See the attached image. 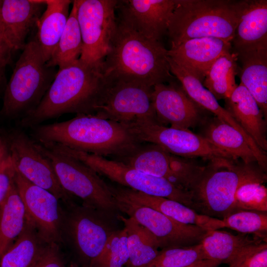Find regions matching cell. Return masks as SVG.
<instances>
[{"label": "cell", "instance_id": "6da1fadb", "mask_svg": "<svg viewBox=\"0 0 267 267\" xmlns=\"http://www.w3.org/2000/svg\"><path fill=\"white\" fill-rule=\"evenodd\" d=\"M102 65L79 58L58 69L40 104L20 120V127L31 128L66 114L94 115L108 85Z\"/></svg>", "mask_w": 267, "mask_h": 267}, {"label": "cell", "instance_id": "9c48e42d", "mask_svg": "<svg viewBox=\"0 0 267 267\" xmlns=\"http://www.w3.org/2000/svg\"><path fill=\"white\" fill-rule=\"evenodd\" d=\"M52 147L78 159L112 182L147 195L179 202L193 210L190 193L164 178L136 169L120 161L77 151L62 145L54 144Z\"/></svg>", "mask_w": 267, "mask_h": 267}, {"label": "cell", "instance_id": "4316f807", "mask_svg": "<svg viewBox=\"0 0 267 267\" xmlns=\"http://www.w3.org/2000/svg\"><path fill=\"white\" fill-rule=\"evenodd\" d=\"M127 234L129 260L125 267H148L160 253L154 236L132 218L119 214Z\"/></svg>", "mask_w": 267, "mask_h": 267}, {"label": "cell", "instance_id": "4fadbf2b", "mask_svg": "<svg viewBox=\"0 0 267 267\" xmlns=\"http://www.w3.org/2000/svg\"><path fill=\"white\" fill-rule=\"evenodd\" d=\"M110 191L119 211L149 231L161 249L196 245L208 231L198 226L179 222L152 208Z\"/></svg>", "mask_w": 267, "mask_h": 267}, {"label": "cell", "instance_id": "30bf717a", "mask_svg": "<svg viewBox=\"0 0 267 267\" xmlns=\"http://www.w3.org/2000/svg\"><path fill=\"white\" fill-rule=\"evenodd\" d=\"M127 125L141 142L158 145L175 155L186 158L201 157L213 162L237 161L189 129L168 127L153 120L136 121Z\"/></svg>", "mask_w": 267, "mask_h": 267}, {"label": "cell", "instance_id": "836d02e7", "mask_svg": "<svg viewBox=\"0 0 267 267\" xmlns=\"http://www.w3.org/2000/svg\"><path fill=\"white\" fill-rule=\"evenodd\" d=\"M206 260L200 243L187 247L161 249L148 267H186Z\"/></svg>", "mask_w": 267, "mask_h": 267}, {"label": "cell", "instance_id": "cb8c5ba5", "mask_svg": "<svg viewBox=\"0 0 267 267\" xmlns=\"http://www.w3.org/2000/svg\"><path fill=\"white\" fill-rule=\"evenodd\" d=\"M210 121L205 128L203 137L235 159H240L246 164L257 163L266 172L267 165L241 133L216 117Z\"/></svg>", "mask_w": 267, "mask_h": 267}, {"label": "cell", "instance_id": "60d3db41", "mask_svg": "<svg viewBox=\"0 0 267 267\" xmlns=\"http://www.w3.org/2000/svg\"><path fill=\"white\" fill-rule=\"evenodd\" d=\"M222 264L220 261L206 259L186 267H219Z\"/></svg>", "mask_w": 267, "mask_h": 267}, {"label": "cell", "instance_id": "5b68a950", "mask_svg": "<svg viewBox=\"0 0 267 267\" xmlns=\"http://www.w3.org/2000/svg\"><path fill=\"white\" fill-rule=\"evenodd\" d=\"M6 83L0 114L20 120L40 104L57 71L44 61L35 39L26 43Z\"/></svg>", "mask_w": 267, "mask_h": 267}, {"label": "cell", "instance_id": "83f0119b", "mask_svg": "<svg viewBox=\"0 0 267 267\" xmlns=\"http://www.w3.org/2000/svg\"><path fill=\"white\" fill-rule=\"evenodd\" d=\"M27 220L21 234L0 259V267H33L47 245Z\"/></svg>", "mask_w": 267, "mask_h": 267}, {"label": "cell", "instance_id": "9a60e30c", "mask_svg": "<svg viewBox=\"0 0 267 267\" xmlns=\"http://www.w3.org/2000/svg\"><path fill=\"white\" fill-rule=\"evenodd\" d=\"M14 183L24 204L27 220L46 243L60 245L64 215L61 201L49 191L31 183L16 170Z\"/></svg>", "mask_w": 267, "mask_h": 267}, {"label": "cell", "instance_id": "b9f144b4", "mask_svg": "<svg viewBox=\"0 0 267 267\" xmlns=\"http://www.w3.org/2000/svg\"><path fill=\"white\" fill-rule=\"evenodd\" d=\"M7 153V149L5 143H3L2 145L0 148V160Z\"/></svg>", "mask_w": 267, "mask_h": 267}, {"label": "cell", "instance_id": "ab89813d", "mask_svg": "<svg viewBox=\"0 0 267 267\" xmlns=\"http://www.w3.org/2000/svg\"><path fill=\"white\" fill-rule=\"evenodd\" d=\"M12 48L5 39L0 27V93H3L6 83L5 69L11 62Z\"/></svg>", "mask_w": 267, "mask_h": 267}, {"label": "cell", "instance_id": "ffe728a7", "mask_svg": "<svg viewBox=\"0 0 267 267\" xmlns=\"http://www.w3.org/2000/svg\"><path fill=\"white\" fill-rule=\"evenodd\" d=\"M231 42L215 37L191 39L168 50V56L202 82L212 64L231 51Z\"/></svg>", "mask_w": 267, "mask_h": 267}, {"label": "cell", "instance_id": "d6a6232c", "mask_svg": "<svg viewBox=\"0 0 267 267\" xmlns=\"http://www.w3.org/2000/svg\"><path fill=\"white\" fill-rule=\"evenodd\" d=\"M222 220L224 227L267 240V212L239 210Z\"/></svg>", "mask_w": 267, "mask_h": 267}, {"label": "cell", "instance_id": "4dcf8cb0", "mask_svg": "<svg viewBox=\"0 0 267 267\" xmlns=\"http://www.w3.org/2000/svg\"><path fill=\"white\" fill-rule=\"evenodd\" d=\"M237 55L230 51L220 56L208 70L203 85L217 100L229 97L237 87Z\"/></svg>", "mask_w": 267, "mask_h": 267}, {"label": "cell", "instance_id": "f35d334b", "mask_svg": "<svg viewBox=\"0 0 267 267\" xmlns=\"http://www.w3.org/2000/svg\"><path fill=\"white\" fill-rule=\"evenodd\" d=\"M33 267H66L60 245H47Z\"/></svg>", "mask_w": 267, "mask_h": 267}, {"label": "cell", "instance_id": "8992f818", "mask_svg": "<svg viewBox=\"0 0 267 267\" xmlns=\"http://www.w3.org/2000/svg\"><path fill=\"white\" fill-rule=\"evenodd\" d=\"M236 24L233 0H176L167 32L171 49L199 38L215 37L231 43Z\"/></svg>", "mask_w": 267, "mask_h": 267}, {"label": "cell", "instance_id": "f546056e", "mask_svg": "<svg viewBox=\"0 0 267 267\" xmlns=\"http://www.w3.org/2000/svg\"><path fill=\"white\" fill-rule=\"evenodd\" d=\"M261 239H263L251 237L249 234L239 233L234 235L226 231L216 229L208 230L200 244L206 259L227 264L242 247Z\"/></svg>", "mask_w": 267, "mask_h": 267}, {"label": "cell", "instance_id": "484cf974", "mask_svg": "<svg viewBox=\"0 0 267 267\" xmlns=\"http://www.w3.org/2000/svg\"><path fill=\"white\" fill-rule=\"evenodd\" d=\"M72 0H45V8L37 25L36 39L46 62L50 58L64 31Z\"/></svg>", "mask_w": 267, "mask_h": 267}, {"label": "cell", "instance_id": "ee69618b", "mask_svg": "<svg viewBox=\"0 0 267 267\" xmlns=\"http://www.w3.org/2000/svg\"><path fill=\"white\" fill-rule=\"evenodd\" d=\"M2 3H3V0H0V10H1V9L2 5Z\"/></svg>", "mask_w": 267, "mask_h": 267}, {"label": "cell", "instance_id": "44dd1931", "mask_svg": "<svg viewBox=\"0 0 267 267\" xmlns=\"http://www.w3.org/2000/svg\"><path fill=\"white\" fill-rule=\"evenodd\" d=\"M109 189L127 198L158 211L179 222L194 225L207 230L224 228L222 219L201 214L179 202L134 190L114 182H107Z\"/></svg>", "mask_w": 267, "mask_h": 267}, {"label": "cell", "instance_id": "f6af8a7d", "mask_svg": "<svg viewBox=\"0 0 267 267\" xmlns=\"http://www.w3.org/2000/svg\"><path fill=\"white\" fill-rule=\"evenodd\" d=\"M2 144H3L2 139L1 138H0V148L2 145Z\"/></svg>", "mask_w": 267, "mask_h": 267}, {"label": "cell", "instance_id": "ac0fdd59", "mask_svg": "<svg viewBox=\"0 0 267 267\" xmlns=\"http://www.w3.org/2000/svg\"><path fill=\"white\" fill-rule=\"evenodd\" d=\"M237 24L233 43L235 53L267 48V0H233Z\"/></svg>", "mask_w": 267, "mask_h": 267}, {"label": "cell", "instance_id": "7402d4cb", "mask_svg": "<svg viewBox=\"0 0 267 267\" xmlns=\"http://www.w3.org/2000/svg\"><path fill=\"white\" fill-rule=\"evenodd\" d=\"M224 100V109L260 149L266 152L267 118L253 96L240 83Z\"/></svg>", "mask_w": 267, "mask_h": 267}, {"label": "cell", "instance_id": "e0dca14e", "mask_svg": "<svg viewBox=\"0 0 267 267\" xmlns=\"http://www.w3.org/2000/svg\"><path fill=\"white\" fill-rule=\"evenodd\" d=\"M152 100L157 120L161 125L189 129L203 121L201 108L187 96L181 85L174 81L155 85Z\"/></svg>", "mask_w": 267, "mask_h": 267}, {"label": "cell", "instance_id": "e575fe53", "mask_svg": "<svg viewBox=\"0 0 267 267\" xmlns=\"http://www.w3.org/2000/svg\"><path fill=\"white\" fill-rule=\"evenodd\" d=\"M128 260L127 234L123 228L111 235L91 267H124Z\"/></svg>", "mask_w": 267, "mask_h": 267}, {"label": "cell", "instance_id": "8fae6325", "mask_svg": "<svg viewBox=\"0 0 267 267\" xmlns=\"http://www.w3.org/2000/svg\"><path fill=\"white\" fill-rule=\"evenodd\" d=\"M82 40L80 59L102 64L110 47L117 18L116 0H75Z\"/></svg>", "mask_w": 267, "mask_h": 267}, {"label": "cell", "instance_id": "d590c367", "mask_svg": "<svg viewBox=\"0 0 267 267\" xmlns=\"http://www.w3.org/2000/svg\"><path fill=\"white\" fill-rule=\"evenodd\" d=\"M239 210L267 212V189L263 183L249 182L237 189L234 212Z\"/></svg>", "mask_w": 267, "mask_h": 267}, {"label": "cell", "instance_id": "8d00e7d4", "mask_svg": "<svg viewBox=\"0 0 267 267\" xmlns=\"http://www.w3.org/2000/svg\"><path fill=\"white\" fill-rule=\"evenodd\" d=\"M227 264L228 267H267V240L261 239L244 246Z\"/></svg>", "mask_w": 267, "mask_h": 267}, {"label": "cell", "instance_id": "52a82bcc", "mask_svg": "<svg viewBox=\"0 0 267 267\" xmlns=\"http://www.w3.org/2000/svg\"><path fill=\"white\" fill-rule=\"evenodd\" d=\"M63 206L61 244L69 248L82 267H91L109 238L120 229L119 214L74 201Z\"/></svg>", "mask_w": 267, "mask_h": 267}, {"label": "cell", "instance_id": "f1b7e54d", "mask_svg": "<svg viewBox=\"0 0 267 267\" xmlns=\"http://www.w3.org/2000/svg\"><path fill=\"white\" fill-rule=\"evenodd\" d=\"M26 220L24 204L14 182L0 205V259L21 234Z\"/></svg>", "mask_w": 267, "mask_h": 267}, {"label": "cell", "instance_id": "ba28073f", "mask_svg": "<svg viewBox=\"0 0 267 267\" xmlns=\"http://www.w3.org/2000/svg\"><path fill=\"white\" fill-rule=\"evenodd\" d=\"M36 142L39 150L51 163L62 187L68 194L81 199L84 205L120 214L106 182L94 171L68 154Z\"/></svg>", "mask_w": 267, "mask_h": 267}, {"label": "cell", "instance_id": "277c9868", "mask_svg": "<svg viewBox=\"0 0 267 267\" xmlns=\"http://www.w3.org/2000/svg\"><path fill=\"white\" fill-rule=\"evenodd\" d=\"M267 179L266 172L257 163L211 162L189 189L193 210L222 219L234 212L235 194L242 185L253 181L264 183Z\"/></svg>", "mask_w": 267, "mask_h": 267}, {"label": "cell", "instance_id": "2e32d148", "mask_svg": "<svg viewBox=\"0 0 267 267\" xmlns=\"http://www.w3.org/2000/svg\"><path fill=\"white\" fill-rule=\"evenodd\" d=\"M176 0H118L119 19L148 39L160 41L167 32Z\"/></svg>", "mask_w": 267, "mask_h": 267}, {"label": "cell", "instance_id": "1f68e13d", "mask_svg": "<svg viewBox=\"0 0 267 267\" xmlns=\"http://www.w3.org/2000/svg\"><path fill=\"white\" fill-rule=\"evenodd\" d=\"M69 13L64 31L50 59L46 62L48 66L58 69L78 59L82 50V40L77 16L76 0Z\"/></svg>", "mask_w": 267, "mask_h": 267}, {"label": "cell", "instance_id": "7c38bea8", "mask_svg": "<svg viewBox=\"0 0 267 267\" xmlns=\"http://www.w3.org/2000/svg\"><path fill=\"white\" fill-rule=\"evenodd\" d=\"M2 140L16 170L23 177L52 193L64 205L74 201L63 189L51 163L31 137L16 129Z\"/></svg>", "mask_w": 267, "mask_h": 267}, {"label": "cell", "instance_id": "74e56055", "mask_svg": "<svg viewBox=\"0 0 267 267\" xmlns=\"http://www.w3.org/2000/svg\"><path fill=\"white\" fill-rule=\"evenodd\" d=\"M15 168L7 153L0 160V205L14 182Z\"/></svg>", "mask_w": 267, "mask_h": 267}, {"label": "cell", "instance_id": "7bdbcfd3", "mask_svg": "<svg viewBox=\"0 0 267 267\" xmlns=\"http://www.w3.org/2000/svg\"><path fill=\"white\" fill-rule=\"evenodd\" d=\"M68 267H79V265L75 262H71Z\"/></svg>", "mask_w": 267, "mask_h": 267}, {"label": "cell", "instance_id": "5bb4252c", "mask_svg": "<svg viewBox=\"0 0 267 267\" xmlns=\"http://www.w3.org/2000/svg\"><path fill=\"white\" fill-rule=\"evenodd\" d=\"M107 81L103 99L94 115L126 125L136 121H157L153 87L137 83Z\"/></svg>", "mask_w": 267, "mask_h": 267}, {"label": "cell", "instance_id": "d4e9b609", "mask_svg": "<svg viewBox=\"0 0 267 267\" xmlns=\"http://www.w3.org/2000/svg\"><path fill=\"white\" fill-rule=\"evenodd\" d=\"M236 54L237 60L242 64L241 68L238 67L237 68L240 83L254 98L267 118V48L251 50Z\"/></svg>", "mask_w": 267, "mask_h": 267}, {"label": "cell", "instance_id": "3957f363", "mask_svg": "<svg viewBox=\"0 0 267 267\" xmlns=\"http://www.w3.org/2000/svg\"><path fill=\"white\" fill-rule=\"evenodd\" d=\"M168 53L161 41L147 39L117 19L110 50L102 65L104 76L108 81L151 87L170 83L175 78L170 71Z\"/></svg>", "mask_w": 267, "mask_h": 267}, {"label": "cell", "instance_id": "603a6c76", "mask_svg": "<svg viewBox=\"0 0 267 267\" xmlns=\"http://www.w3.org/2000/svg\"><path fill=\"white\" fill-rule=\"evenodd\" d=\"M168 62L171 73L179 81L187 96L201 109L213 113L222 122L238 131L251 144L253 140L250 137L231 115L222 106L213 94L203 85L198 78L182 66L176 63L169 56Z\"/></svg>", "mask_w": 267, "mask_h": 267}, {"label": "cell", "instance_id": "d6986e66", "mask_svg": "<svg viewBox=\"0 0 267 267\" xmlns=\"http://www.w3.org/2000/svg\"><path fill=\"white\" fill-rule=\"evenodd\" d=\"M45 6V0H3L0 27L13 51L23 49L26 37L37 25Z\"/></svg>", "mask_w": 267, "mask_h": 267}, {"label": "cell", "instance_id": "7a4b0ae2", "mask_svg": "<svg viewBox=\"0 0 267 267\" xmlns=\"http://www.w3.org/2000/svg\"><path fill=\"white\" fill-rule=\"evenodd\" d=\"M31 137L69 148L118 160L137 148L141 142L126 125L95 115H78L61 122L30 128Z\"/></svg>", "mask_w": 267, "mask_h": 267}]
</instances>
